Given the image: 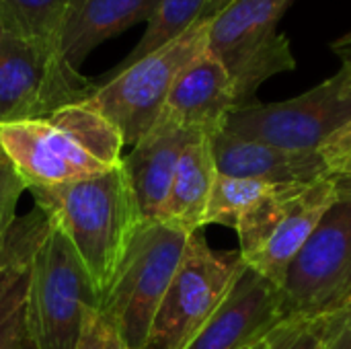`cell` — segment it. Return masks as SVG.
Listing matches in <instances>:
<instances>
[{"instance_id":"cell-1","label":"cell","mask_w":351,"mask_h":349,"mask_svg":"<svg viewBox=\"0 0 351 349\" xmlns=\"http://www.w3.org/2000/svg\"><path fill=\"white\" fill-rule=\"evenodd\" d=\"M29 191L68 239L101 306L144 224L123 160L88 179Z\"/></svg>"},{"instance_id":"cell-2","label":"cell","mask_w":351,"mask_h":349,"mask_svg":"<svg viewBox=\"0 0 351 349\" xmlns=\"http://www.w3.org/2000/svg\"><path fill=\"white\" fill-rule=\"evenodd\" d=\"M119 130L86 99L39 119L0 125V148L27 189L101 175L123 160Z\"/></svg>"},{"instance_id":"cell-3","label":"cell","mask_w":351,"mask_h":349,"mask_svg":"<svg viewBox=\"0 0 351 349\" xmlns=\"http://www.w3.org/2000/svg\"><path fill=\"white\" fill-rule=\"evenodd\" d=\"M335 177L337 200L290 263L280 288L290 321H331L351 306V177Z\"/></svg>"},{"instance_id":"cell-4","label":"cell","mask_w":351,"mask_h":349,"mask_svg":"<svg viewBox=\"0 0 351 349\" xmlns=\"http://www.w3.org/2000/svg\"><path fill=\"white\" fill-rule=\"evenodd\" d=\"M86 306H99L88 276L64 232L41 212L27 284V329L33 349H72Z\"/></svg>"},{"instance_id":"cell-5","label":"cell","mask_w":351,"mask_h":349,"mask_svg":"<svg viewBox=\"0 0 351 349\" xmlns=\"http://www.w3.org/2000/svg\"><path fill=\"white\" fill-rule=\"evenodd\" d=\"M191 232L169 222H144L101 302L128 349H148L154 317L181 265Z\"/></svg>"},{"instance_id":"cell-6","label":"cell","mask_w":351,"mask_h":349,"mask_svg":"<svg viewBox=\"0 0 351 349\" xmlns=\"http://www.w3.org/2000/svg\"><path fill=\"white\" fill-rule=\"evenodd\" d=\"M210 19H199L189 31L138 62L111 70L97 80L86 99L134 146L160 117L181 70L208 47Z\"/></svg>"},{"instance_id":"cell-7","label":"cell","mask_w":351,"mask_h":349,"mask_svg":"<svg viewBox=\"0 0 351 349\" xmlns=\"http://www.w3.org/2000/svg\"><path fill=\"white\" fill-rule=\"evenodd\" d=\"M292 0H232L210 19L208 51H212L237 93V109L255 103L259 86L276 74L296 68L290 41L278 23Z\"/></svg>"},{"instance_id":"cell-8","label":"cell","mask_w":351,"mask_h":349,"mask_svg":"<svg viewBox=\"0 0 351 349\" xmlns=\"http://www.w3.org/2000/svg\"><path fill=\"white\" fill-rule=\"evenodd\" d=\"M97 82L74 68L56 41L21 35L0 23V125L39 119L88 99Z\"/></svg>"},{"instance_id":"cell-9","label":"cell","mask_w":351,"mask_h":349,"mask_svg":"<svg viewBox=\"0 0 351 349\" xmlns=\"http://www.w3.org/2000/svg\"><path fill=\"white\" fill-rule=\"evenodd\" d=\"M351 123V64H343L315 88L280 103H251L234 109L224 132L296 152L321 148Z\"/></svg>"},{"instance_id":"cell-10","label":"cell","mask_w":351,"mask_h":349,"mask_svg":"<svg viewBox=\"0 0 351 349\" xmlns=\"http://www.w3.org/2000/svg\"><path fill=\"white\" fill-rule=\"evenodd\" d=\"M247 267L241 251H214L204 232H191L181 265L154 317L148 349H185L220 309Z\"/></svg>"},{"instance_id":"cell-11","label":"cell","mask_w":351,"mask_h":349,"mask_svg":"<svg viewBox=\"0 0 351 349\" xmlns=\"http://www.w3.org/2000/svg\"><path fill=\"white\" fill-rule=\"evenodd\" d=\"M282 290L249 265L185 349H245L284 321Z\"/></svg>"},{"instance_id":"cell-12","label":"cell","mask_w":351,"mask_h":349,"mask_svg":"<svg viewBox=\"0 0 351 349\" xmlns=\"http://www.w3.org/2000/svg\"><path fill=\"white\" fill-rule=\"evenodd\" d=\"M234 109L237 93L232 78L206 47L177 76L160 115L212 140L224 130Z\"/></svg>"},{"instance_id":"cell-13","label":"cell","mask_w":351,"mask_h":349,"mask_svg":"<svg viewBox=\"0 0 351 349\" xmlns=\"http://www.w3.org/2000/svg\"><path fill=\"white\" fill-rule=\"evenodd\" d=\"M195 132L160 115L158 121L123 156L144 222H160L173 187L179 158Z\"/></svg>"},{"instance_id":"cell-14","label":"cell","mask_w":351,"mask_h":349,"mask_svg":"<svg viewBox=\"0 0 351 349\" xmlns=\"http://www.w3.org/2000/svg\"><path fill=\"white\" fill-rule=\"evenodd\" d=\"M218 175L257 179L265 183H315L331 175L321 152L284 150L271 144L237 138L220 132L212 138Z\"/></svg>"},{"instance_id":"cell-15","label":"cell","mask_w":351,"mask_h":349,"mask_svg":"<svg viewBox=\"0 0 351 349\" xmlns=\"http://www.w3.org/2000/svg\"><path fill=\"white\" fill-rule=\"evenodd\" d=\"M160 0H70L58 31V47L80 70V64L103 41L154 14Z\"/></svg>"},{"instance_id":"cell-16","label":"cell","mask_w":351,"mask_h":349,"mask_svg":"<svg viewBox=\"0 0 351 349\" xmlns=\"http://www.w3.org/2000/svg\"><path fill=\"white\" fill-rule=\"evenodd\" d=\"M339 183L335 175L306 185L292 202L288 214L269 237L265 247L247 261L251 269L282 288L288 267L300 249L308 243L311 234L323 220L325 212L337 200Z\"/></svg>"},{"instance_id":"cell-17","label":"cell","mask_w":351,"mask_h":349,"mask_svg":"<svg viewBox=\"0 0 351 349\" xmlns=\"http://www.w3.org/2000/svg\"><path fill=\"white\" fill-rule=\"evenodd\" d=\"M41 212L16 222L0 259V349H33L27 329V284Z\"/></svg>"},{"instance_id":"cell-18","label":"cell","mask_w":351,"mask_h":349,"mask_svg":"<svg viewBox=\"0 0 351 349\" xmlns=\"http://www.w3.org/2000/svg\"><path fill=\"white\" fill-rule=\"evenodd\" d=\"M216 177L218 169L212 140L204 134H195L179 158L160 222L175 224L189 232L202 230Z\"/></svg>"},{"instance_id":"cell-19","label":"cell","mask_w":351,"mask_h":349,"mask_svg":"<svg viewBox=\"0 0 351 349\" xmlns=\"http://www.w3.org/2000/svg\"><path fill=\"white\" fill-rule=\"evenodd\" d=\"M210 0H160L154 14L146 23V31L140 37L138 45L113 68L121 70L140 58L165 47L173 39L181 37L185 31H189L199 19H206V6Z\"/></svg>"},{"instance_id":"cell-20","label":"cell","mask_w":351,"mask_h":349,"mask_svg":"<svg viewBox=\"0 0 351 349\" xmlns=\"http://www.w3.org/2000/svg\"><path fill=\"white\" fill-rule=\"evenodd\" d=\"M304 187V183H284L243 214L234 230L239 234V251L245 263L265 247L269 237L276 232V228L288 214L292 202Z\"/></svg>"},{"instance_id":"cell-21","label":"cell","mask_w":351,"mask_h":349,"mask_svg":"<svg viewBox=\"0 0 351 349\" xmlns=\"http://www.w3.org/2000/svg\"><path fill=\"white\" fill-rule=\"evenodd\" d=\"M280 185L284 183H265L257 179L218 175L214 189H212L210 206L204 218V226L222 224L228 228H237L243 214L249 212L263 197L274 193Z\"/></svg>"},{"instance_id":"cell-22","label":"cell","mask_w":351,"mask_h":349,"mask_svg":"<svg viewBox=\"0 0 351 349\" xmlns=\"http://www.w3.org/2000/svg\"><path fill=\"white\" fill-rule=\"evenodd\" d=\"M70 0H0V23L21 35L58 43Z\"/></svg>"},{"instance_id":"cell-23","label":"cell","mask_w":351,"mask_h":349,"mask_svg":"<svg viewBox=\"0 0 351 349\" xmlns=\"http://www.w3.org/2000/svg\"><path fill=\"white\" fill-rule=\"evenodd\" d=\"M72 349H128V346L113 321L99 306H86Z\"/></svg>"},{"instance_id":"cell-24","label":"cell","mask_w":351,"mask_h":349,"mask_svg":"<svg viewBox=\"0 0 351 349\" xmlns=\"http://www.w3.org/2000/svg\"><path fill=\"white\" fill-rule=\"evenodd\" d=\"M27 191V183L14 169L12 160L6 156V152L0 148V202L21 200V195Z\"/></svg>"},{"instance_id":"cell-25","label":"cell","mask_w":351,"mask_h":349,"mask_svg":"<svg viewBox=\"0 0 351 349\" xmlns=\"http://www.w3.org/2000/svg\"><path fill=\"white\" fill-rule=\"evenodd\" d=\"M306 327V323L302 321H290L284 319L278 327H274L265 337H261L259 341L247 346L245 349H284L302 329Z\"/></svg>"},{"instance_id":"cell-26","label":"cell","mask_w":351,"mask_h":349,"mask_svg":"<svg viewBox=\"0 0 351 349\" xmlns=\"http://www.w3.org/2000/svg\"><path fill=\"white\" fill-rule=\"evenodd\" d=\"M321 154L325 156V160L329 163V169H331V175L337 173L348 160L351 158V123L341 130L337 136H333L323 148H321Z\"/></svg>"},{"instance_id":"cell-27","label":"cell","mask_w":351,"mask_h":349,"mask_svg":"<svg viewBox=\"0 0 351 349\" xmlns=\"http://www.w3.org/2000/svg\"><path fill=\"white\" fill-rule=\"evenodd\" d=\"M327 349H351V306L329 321Z\"/></svg>"},{"instance_id":"cell-28","label":"cell","mask_w":351,"mask_h":349,"mask_svg":"<svg viewBox=\"0 0 351 349\" xmlns=\"http://www.w3.org/2000/svg\"><path fill=\"white\" fill-rule=\"evenodd\" d=\"M16 206H19L16 200L0 202V259H2V253L6 249L8 241H10L12 228L16 224Z\"/></svg>"},{"instance_id":"cell-29","label":"cell","mask_w":351,"mask_h":349,"mask_svg":"<svg viewBox=\"0 0 351 349\" xmlns=\"http://www.w3.org/2000/svg\"><path fill=\"white\" fill-rule=\"evenodd\" d=\"M333 51L341 58V60H346V58H350L351 56V31L350 33H346V35H341L339 39H335L333 41Z\"/></svg>"},{"instance_id":"cell-30","label":"cell","mask_w":351,"mask_h":349,"mask_svg":"<svg viewBox=\"0 0 351 349\" xmlns=\"http://www.w3.org/2000/svg\"><path fill=\"white\" fill-rule=\"evenodd\" d=\"M232 0H210L208 2V6H206V12H204V16L206 19H212V16H216L220 10H224L228 4H230Z\"/></svg>"},{"instance_id":"cell-31","label":"cell","mask_w":351,"mask_h":349,"mask_svg":"<svg viewBox=\"0 0 351 349\" xmlns=\"http://www.w3.org/2000/svg\"><path fill=\"white\" fill-rule=\"evenodd\" d=\"M333 175H343V177H351V158L337 171V173H333Z\"/></svg>"},{"instance_id":"cell-32","label":"cell","mask_w":351,"mask_h":349,"mask_svg":"<svg viewBox=\"0 0 351 349\" xmlns=\"http://www.w3.org/2000/svg\"><path fill=\"white\" fill-rule=\"evenodd\" d=\"M343 64H351V56H350V58H346V60H343Z\"/></svg>"}]
</instances>
